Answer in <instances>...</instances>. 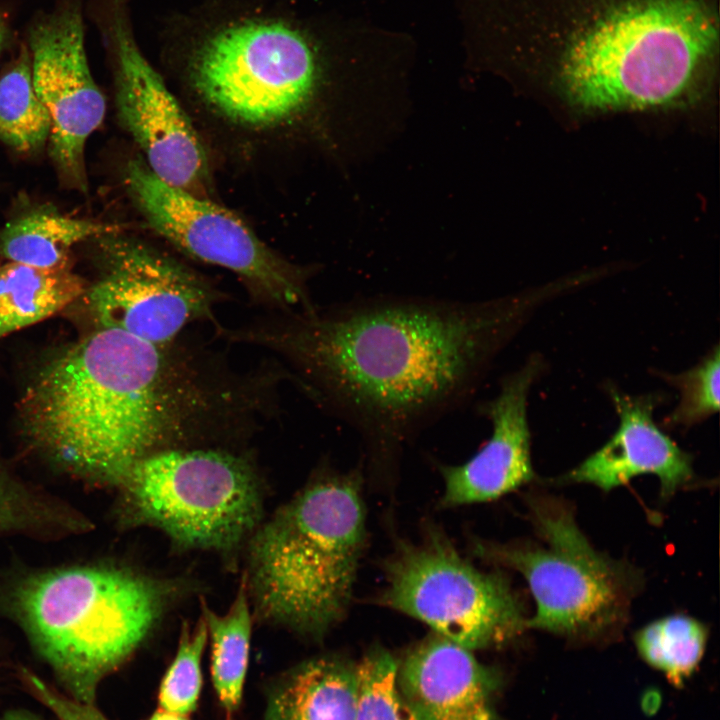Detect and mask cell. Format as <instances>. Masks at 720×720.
I'll return each mask as SVG.
<instances>
[{"mask_svg":"<svg viewBox=\"0 0 720 720\" xmlns=\"http://www.w3.org/2000/svg\"><path fill=\"white\" fill-rule=\"evenodd\" d=\"M559 287L487 300L373 296L299 310L228 337L279 352L375 462L464 405L498 353Z\"/></svg>","mask_w":720,"mask_h":720,"instance_id":"cell-1","label":"cell"},{"mask_svg":"<svg viewBox=\"0 0 720 720\" xmlns=\"http://www.w3.org/2000/svg\"><path fill=\"white\" fill-rule=\"evenodd\" d=\"M236 384L175 342L95 328L43 362L19 402L26 440L57 466L118 485L141 458L233 424Z\"/></svg>","mask_w":720,"mask_h":720,"instance_id":"cell-2","label":"cell"},{"mask_svg":"<svg viewBox=\"0 0 720 720\" xmlns=\"http://www.w3.org/2000/svg\"><path fill=\"white\" fill-rule=\"evenodd\" d=\"M526 40L550 47L556 80L585 110L688 100L718 45L715 0H522Z\"/></svg>","mask_w":720,"mask_h":720,"instance_id":"cell-3","label":"cell"},{"mask_svg":"<svg viewBox=\"0 0 720 720\" xmlns=\"http://www.w3.org/2000/svg\"><path fill=\"white\" fill-rule=\"evenodd\" d=\"M367 540L358 472L325 473L256 528L248 594L265 620L320 638L345 616Z\"/></svg>","mask_w":720,"mask_h":720,"instance_id":"cell-4","label":"cell"},{"mask_svg":"<svg viewBox=\"0 0 720 720\" xmlns=\"http://www.w3.org/2000/svg\"><path fill=\"white\" fill-rule=\"evenodd\" d=\"M174 583L112 565L54 569L14 589V615L73 698L94 703L99 682L147 638Z\"/></svg>","mask_w":720,"mask_h":720,"instance_id":"cell-5","label":"cell"},{"mask_svg":"<svg viewBox=\"0 0 720 720\" xmlns=\"http://www.w3.org/2000/svg\"><path fill=\"white\" fill-rule=\"evenodd\" d=\"M189 75L211 110L254 129L305 118L331 83L329 64L309 36L276 20H249L213 33L194 52Z\"/></svg>","mask_w":720,"mask_h":720,"instance_id":"cell-6","label":"cell"},{"mask_svg":"<svg viewBox=\"0 0 720 720\" xmlns=\"http://www.w3.org/2000/svg\"><path fill=\"white\" fill-rule=\"evenodd\" d=\"M117 486L129 521L158 528L186 548L230 552L261 516L253 466L225 450H161L135 462Z\"/></svg>","mask_w":720,"mask_h":720,"instance_id":"cell-7","label":"cell"},{"mask_svg":"<svg viewBox=\"0 0 720 720\" xmlns=\"http://www.w3.org/2000/svg\"><path fill=\"white\" fill-rule=\"evenodd\" d=\"M544 546L477 541L480 558L519 572L536 604L526 626L573 637H596L622 624L634 589L630 569L596 551L567 505L530 502Z\"/></svg>","mask_w":720,"mask_h":720,"instance_id":"cell-8","label":"cell"},{"mask_svg":"<svg viewBox=\"0 0 720 720\" xmlns=\"http://www.w3.org/2000/svg\"><path fill=\"white\" fill-rule=\"evenodd\" d=\"M383 568L379 605L469 650L506 644L527 627L508 579L476 568L434 527L418 543L400 541Z\"/></svg>","mask_w":720,"mask_h":720,"instance_id":"cell-9","label":"cell"},{"mask_svg":"<svg viewBox=\"0 0 720 720\" xmlns=\"http://www.w3.org/2000/svg\"><path fill=\"white\" fill-rule=\"evenodd\" d=\"M125 184L158 234L191 257L238 275L256 301L285 310L315 307L309 272L277 255L230 210L164 182L142 158L128 162Z\"/></svg>","mask_w":720,"mask_h":720,"instance_id":"cell-10","label":"cell"},{"mask_svg":"<svg viewBox=\"0 0 720 720\" xmlns=\"http://www.w3.org/2000/svg\"><path fill=\"white\" fill-rule=\"evenodd\" d=\"M98 240L101 274L80 298L95 328L118 329L165 345L175 342L187 325L213 319L222 296L198 273L117 232Z\"/></svg>","mask_w":720,"mask_h":720,"instance_id":"cell-11","label":"cell"},{"mask_svg":"<svg viewBox=\"0 0 720 720\" xmlns=\"http://www.w3.org/2000/svg\"><path fill=\"white\" fill-rule=\"evenodd\" d=\"M106 32L115 60L121 124L158 178L206 198L209 162L189 117L142 54L120 9L111 14Z\"/></svg>","mask_w":720,"mask_h":720,"instance_id":"cell-12","label":"cell"},{"mask_svg":"<svg viewBox=\"0 0 720 720\" xmlns=\"http://www.w3.org/2000/svg\"><path fill=\"white\" fill-rule=\"evenodd\" d=\"M29 44L34 88L51 120V159L66 184L86 191L85 146L103 122L106 100L89 68L80 8L67 5L41 18Z\"/></svg>","mask_w":720,"mask_h":720,"instance_id":"cell-13","label":"cell"},{"mask_svg":"<svg viewBox=\"0 0 720 720\" xmlns=\"http://www.w3.org/2000/svg\"><path fill=\"white\" fill-rule=\"evenodd\" d=\"M543 370V359L532 355L505 376L498 393L479 406L492 432L469 460L439 465L444 482L440 505L446 508L491 501L534 477L527 416L528 396Z\"/></svg>","mask_w":720,"mask_h":720,"instance_id":"cell-14","label":"cell"},{"mask_svg":"<svg viewBox=\"0 0 720 720\" xmlns=\"http://www.w3.org/2000/svg\"><path fill=\"white\" fill-rule=\"evenodd\" d=\"M497 673L437 634L411 649L397 666L399 694L415 720H498Z\"/></svg>","mask_w":720,"mask_h":720,"instance_id":"cell-15","label":"cell"},{"mask_svg":"<svg viewBox=\"0 0 720 720\" xmlns=\"http://www.w3.org/2000/svg\"><path fill=\"white\" fill-rule=\"evenodd\" d=\"M609 394L619 416L617 430L564 480L609 491L637 475L654 474L660 480L661 495L671 496L692 478V461L654 422L657 399L652 395L629 396L615 389Z\"/></svg>","mask_w":720,"mask_h":720,"instance_id":"cell-16","label":"cell"},{"mask_svg":"<svg viewBox=\"0 0 720 720\" xmlns=\"http://www.w3.org/2000/svg\"><path fill=\"white\" fill-rule=\"evenodd\" d=\"M357 664L325 655L306 660L273 681L263 720H355Z\"/></svg>","mask_w":720,"mask_h":720,"instance_id":"cell-17","label":"cell"},{"mask_svg":"<svg viewBox=\"0 0 720 720\" xmlns=\"http://www.w3.org/2000/svg\"><path fill=\"white\" fill-rule=\"evenodd\" d=\"M86 289L68 264L44 268L7 261L0 266V339L57 314Z\"/></svg>","mask_w":720,"mask_h":720,"instance_id":"cell-18","label":"cell"},{"mask_svg":"<svg viewBox=\"0 0 720 720\" xmlns=\"http://www.w3.org/2000/svg\"><path fill=\"white\" fill-rule=\"evenodd\" d=\"M115 232L111 226L38 209L9 222L0 233V254L27 265L53 268L68 264L73 246Z\"/></svg>","mask_w":720,"mask_h":720,"instance_id":"cell-19","label":"cell"},{"mask_svg":"<svg viewBox=\"0 0 720 720\" xmlns=\"http://www.w3.org/2000/svg\"><path fill=\"white\" fill-rule=\"evenodd\" d=\"M202 611L211 641L213 685L222 706L231 712L241 702L249 662L252 615L246 582L242 581L225 614L215 613L206 604Z\"/></svg>","mask_w":720,"mask_h":720,"instance_id":"cell-20","label":"cell"},{"mask_svg":"<svg viewBox=\"0 0 720 720\" xmlns=\"http://www.w3.org/2000/svg\"><path fill=\"white\" fill-rule=\"evenodd\" d=\"M50 130V116L35 91L24 47L0 77V139L18 152L30 153L48 141Z\"/></svg>","mask_w":720,"mask_h":720,"instance_id":"cell-21","label":"cell"},{"mask_svg":"<svg viewBox=\"0 0 720 720\" xmlns=\"http://www.w3.org/2000/svg\"><path fill=\"white\" fill-rule=\"evenodd\" d=\"M707 641V630L698 620L673 615L656 620L635 635L642 659L680 685L700 663Z\"/></svg>","mask_w":720,"mask_h":720,"instance_id":"cell-22","label":"cell"},{"mask_svg":"<svg viewBox=\"0 0 720 720\" xmlns=\"http://www.w3.org/2000/svg\"><path fill=\"white\" fill-rule=\"evenodd\" d=\"M85 520L41 499L0 467V535L18 531H81Z\"/></svg>","mask_w":720,"mask_h":720,"instance_id":"cell-23","label":"cell"},{"mask_svg":"<svg viewBox=\"0 0 720 720\" xmlns=\"http://www.w3.org/2000/svg\"><path fill=\"white\" fill-rule=\"evenodd\" d=\"M208 633L203 618L190 630L184 624L176 655L162 678L160 708L187 715L197 707L202 687L201 661Z\"/></svg>","mask_w":720,"mask_h":720,"instance_id":"cell-24","label":"cell"},{"mask_svg":"<svg viewBox=\"0 0 720 720\" xmlns=\"http://www.w3.org/2000/svg\"><path fill=\"white\" fill-rule=\"evenodd\" d=\"M397 666L383 648H373L357 664L358 700L355 720H415L396 683Z\"/></svg>","mask_w":720,"mask_h":720,"instance_id":"cell-25","label":"cell"},{"mask_svg":"<svg viewBox=\"0 0 720 720\" xmlns=\"http://www.w3.org/2000/svg\"><path fill=\"white\" fill-rule=\"evenodd\" d=\"M720 351L716 345L695 367L665 379L675 386L680 399L667 418L671 426L690 427L719 411Z\"/></svg>","mask_w":720,"mask_h":720,"instance_id":"cell-26","label":"cell"},{"mask_svg":"<svg viewBox=\"0 0 720 720\" xmlns=\"http://www.w3.org/2000/svg\"><path fill=\"white\" fill-rule=\"evenodd\" d=\"M23 676L34 695L59 720H107L93 703L80 702L73 697L68 698L28 671H23Z\"/></svg>","mask_w":720,"mask_h":720,"instance_id":"cell-27","label":"cell"},{"mask_svg":"<svg viewBox=\"0 0 720 720\" xmlns=\"http://www.w3.org/2000/svg\"><path fill=\"white\" fill-rule=\"evenodd\" d=\"M148 720H189L187 715L159 709L153 713Z\"/></svg>","mask_w":720,"mask_h":720,"instance_id":"cell-28","label":"cell"},{"mask_svg":"<svg viewBox=\"0 0 720 720\" xmlns=\"http://www.w3.org/2000/svg\"><path fill=\"white\" fill-rule=\"evenodd\" d=\"M0 720H40L38 717L26 711H9Z\"/></svg>","mask_w":720,"mask_h":720,"instance_id":"cell-29","label":"cell"},{"mask_svg":"<svg viewBox=\"0 0 720 720\" xmlns=\"http://www.w3.org/2000/svg\"><path fill=\"white\" fill-rule=\"evenodd\" d=\"M6 38H7V28H6L5 22L3 21L2 17L0 16V52L4 46Z\"/></svg>","mask_w":720,"mask_h":720,"instance_id":"cell-30","label":"cell"}]
</instances>
